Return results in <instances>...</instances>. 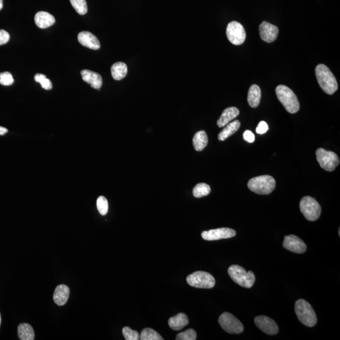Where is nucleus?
Wrapping results in <instances>:
<instances>
[{
	"label": "nucleus",
	"instance_id": "f257e3e1",
	"mask_svg": "<svg viewBox=\"0 0 340 340\" xmlns=\"http://www.w3.org/2000/svg\"><path fill=\"white\" fill-rule=\"evenodd\" d=\"M315 73L319 86L324 92L328 95H333L337 90L339 86L336 78L326 65H317Z\"/></svg>",
	"mask_w": 340,
	"mask_h": 340
},
{
	"label": "nucleus",
	"instance_id": "f03ea898",
	"mask_svg": "<svg viewBox=\"0 0 340 340\" xmlns=\"http://www.w3.org/2000/svg\"><path fill=\"white\" fill-rule=\"evenodd\" d=\"M276 95L286 111L295 113L299 111L300 104L296 94L285 85H279L276 89Z\"/></svg>",
	"mask_w": 340,
	"mask_h": 340
},
{
	"label": "nucleus",
	"instance_id": "7ed1b4c3",
	"mask_svg": "<svg viewBox=\"0 0 340 340\" xmlns=\"http://www.w3.org/2000/svg\"><path fill=\"white\" fill-rule=\"evenodd\" d=\"M276 182L270 175H261L250 179L248 183V189L259 195L271 194L276 189Z\"/></svg>",
	"mask_w": 340,
	"mask_h": 340
},
{
	"label": "nucleus",
	"instance_id": "20e7f679",
	"mask_svg": "<svg viewBox=\"0 0 340 340\" xmlns=\"http://www.w3.org/2000/svg\"><path fill=\"white\" fill-rule=\"evenodd\" d=\"M297 317L302 323L308 327H313L317 323V316L314 310L307 301L299 299L295 305Z\"/></svg>",
	"mask_w": 340,
	"mask_h": 340
},
{
	"label": "nucleus",
	"instance_id": "39448f33",
	"mask_svg": "<svg viewBox=\"0 0 340 340\" xmlns=\"http://www.w3.org/2000/svg\"><path fill=\"white\" fill-rule=\"evenodd\" d=\"M228 274L235 283L241 287L251 288L255 282V276L254 272H247L245 268L241 266L234 265L228 269Z\"/></svg>",
	"mask_w": 340,
	"mask_h": 340
},
{
	"label": "nucleus",
	"instance_id": "423d86ee",
	"mask_svg": "<svg viewBox=\"0 0 340 340\" xmlns=\"http://www.w3.org/2000/svg\"><path fill=\"white\" fill-rule=\"evenodd\" d=\"M300 209L307 220L316 221L321 213V207L319 203L312 197L306 196L301 199Z\"/></svg>",
	"mask_w": 340,
	"mask_h": 340
},
{
	"label": "nucleus",
	"instance_id": "0eeeda50",
	"mask_svg": "<svg viewBox=\"0 0 340 340\" xmlns=\"http://www.w3.org/2000/svg\"><path fill=\"white\" fill-rule=\"evenodd\" d=\"M187 282L192 287L200 288H212L216 284L214 277L209 273L203 271L195 272L190 275Z\"/></svg>",
	"mask_w": 340,
	"mask_h": 340
},
{
	"label": "nucleus",
	"instance_id": "6e6552de",
	"mask_svg": "<svg viewBox=\"0 0 340 340\" xmlns=\"http://www.w3.org/2000/svg\"><path fill=\"white\" fill-rule=\"evenodd\" d=\"M317 162L322 169L328 171H334L340 164V159L334 152L319 148L316 152Z\"/></svg>",
	"mask_w": 340,
	"mask_h": 340
},
{
	"label": "nucleus",
	"instance_id": "1a4fd4ad",
	"mask_svg": "<svg viewBox=\"0 0 340 340\" xmlns=\"http://www.w3.org/2000/svg\"><path fill=\"white\" fill-rule=\"evenodd\" d=\"M219 323L224 330L231 334H240L244 330L242 323L229 312H224L221 315Z\"/></svg>",
	"mask_w": 340,
	"mask_h": 340
},
{
	"label": "nucleus",
	"instance_id": "9d476101",
	"mask_svg": "<svg viewBox=\"0 0 340 340\" xmlns=\"http://www.w3.org/2000/svg\"><path fill=\"white\" fill-rule=\"evenodd\" d=\"M227 35L232 44L239 46L244 43L246 39V32L243 26L238 22L232 21L227 25Z\"/></svg>",
	"mask_w": 340,
	"mask_h": 340
},
{
	"label": "nucleus",
	"instance_id": "9b49d317",
	"mask_svg": "<svg viewBox=\"0 0 340 340\" xmlns=\"http://www.w3.org/2000/svg\"><path fill=\"white\" fill-rule=\"evenodd\" d=\"M236 232L234 229L223 227L203 231L202 233V237L203 239L206 241H215L233 238L236 236Z\"/></svg>",
	"mask_w": 340,
	"mask_h": 340
},
{
	"label": "nucleus",
	"instance_id": "f8f14e48",
	"mask_svg": "<svg viewBox=\"0 0 340 340\" xmlns=\"http://www.w3.org/2000/svg\"><path fill=\"white\" fill-rule=\"evenodd\" d=\"M283 247L296 254H304L307 250V246L299 237L295 235H288L284 238Z\"/></svg>",
	"mask_w": 340,
	"mask_h": 340
},
{
	"label": "nucleus",
	"instance_id": "ddd939ff",
	"mask_svg": "<svg viewBox=\"0 0 340 340\" xmlns=\"http://www.w3.org/2000/svg\"><path fill=\"white\" fill-rule=\"evenodd\" d=\"M255 324L259 330L266 334L274 335L279 332V327L274 320L265 316H259L255 317Z\"/></svg>",
	"mask_w": 340,
	"mask_h": 340
},
{
	"label": "nucleus",
	"instance_id": "4468645a",
	"mask_svg": "<svg viewBox=\"0 0 340 340\" xmlns=\"http://www.w3.org/2000/svg\"><path fill=\"white\" fill-rule=\"evenodd\" d=\"M259 34L261 39L265 42H274L278 36L279 28L277 26L267 22H263L259 27Z\"/></svg>",
	"mask_w": 340,
	"mask_h": 340
},
{
	"label": "nucleus",
	"instance_id": "2eb2a0df",
	"mask_svg": "<svg viewBox=\"0 0 340 340\" xmlns=\"http://www.w3.org/2000/svg\"><path fill=\"white\" fill-rule=\"evenodd\" d=\"M78 40L80 43L87 48L98 50L100 48V41L97 37L93 33L87 31H84L79 33L78 35Z\"/></svg>",
	"mask_w": 340,
	"mask_h": 340
},
{
	"label": "nucleus",
	"instance_id": "dca6fc26",
	"mask_svg": "<svg viewBox=\"0 0 340 340\" xmlns=\"http://www.w3.org/2000/svg\"><path fill=\"white\" fill-rule=\"evenodd\" d=\"M82 79L87 84L90 85L93 88L100 89L103 84L101 75L88 69H84L81 71Z\"/></svg>",
	"mask_w": 340,
	"mask_h": 340
},
{
	"label": "nucleus",
	"instance_id": "f3484780",
	"mask_svg": "<svg viewBox=\"0 0 340 340\" xmlns=\"http://www.w3.org/2000/svg\"><path fill=\"white\" fill-rule=\"evenodd\" d=\"M70 290L68 286L62 284L56 288L53 295V299L57 305L61 306L66 304L69 299Z\"/></svg>",
	"mask_w": 340,
	"mask_h": 340
},
{
	"label": "nucleus",
	"instance_id": "a211bd4d",
	"mask_svg": "<svg viewBox=\"0 0 340 340\" xmlns=\"http://www.w3.org/2000/svg\"><path fill=\"white\" fill-rule=\"evenodd\" d=\"M34 21L38 28H46L55 24L56 20L53 15L46 12H39L35 15Z\"/></svg>",
	"mask_w": 340,
	"mask_h": 340
},
{
	"label": "nucleus",
	"instance_id": "6ab92c4d",
	"mask_svg": "<svg viewBox=\"0 0 340 340\" xmlns=\"http://www.w3.org/2000/svg\"><path fill=\"white\" fill-rule=\"evenodd\" d=\"M239 114V110L236 107H232L226 109L221 114L220 118L217 122V124L219 127H225L238 117Z\"/></svg>",
	"mask_w": 340,
	"mask_h": 340
},
{
	"label": "nucleus",
	"instance_id": "aec40b11",
	"mask_svg": "<svg viewBox=\"0 0 340 340\" xmlns=\"http://www.w3.org/2000/svg\"><path fill=\"white\" fill-rule=\"evenodd\" d=\"M189 318L184 313H179L176 316L170 317L169 320L170 327L174 331L182 330L189 324Z\"/></svg>",
	"mask_w": 340,
	"mask_h": 340
},
{
	"label": "nucleus",
	"instance_id": "412c9836",
	"mask_svg": "<svg viewBox=\"0 0 340 340\" xmlns=\"http://www.w3.org/2000/svg\"><path fill=\"white\" fill-rule=\"evenodd\" d=\"M261 93L260 88L256 85H253L248 94V102L252 108H256L260 103Z\"/></svg>",
	"mask_w": 340,
	"mask_h": 340
},
{
	"label": "nucleus",
	"instance_id": "4be33fe9",
	"mask_svg": "<svg viewBox=\"0 0 340 340\" xmlns=\"http://www.w3.org/2000/svg\"><path fill=\"white\" fill-rule=\"evenodd\" d=\"M241 123L238 120H235L233 122H229L227 126H225V128L222 130V131L219 133L218 139L219 141L223 142L234 133H236L238 131L240 127Z\"/></svg>",
	"mask_w": 340,
	"mask_h": 340
},
{
	"label": "nucleus",
	"instance_id": "5701e85b",
	"mask_svg": "<svg viewBox=\"0 0 340 340\" xmlns=\"http://www.w3.org/2000/svg\"><path fill=\"white\" fill-rule=\"evenodd\" d=\"M127 71V65L122 62H118L113 64L111 67L112 77L115 80H121L126 77Z\"/></svg>",
	"mask_w": 340,
	"mask_h": 340
},
{
	"label": "nucleus",
	"instance_id": "b1692460",
	"mask_svg": "<svg viewBox=\"0 0 340 340\" xmlns=\"http://www.w3.org/2000/svg\"><path fill=\"white\" fill-rule=\"evenodd\" d=\"M208 144L206 133L203 131L198 132L193 138V145L197 151H202Z\"/></svg>",
	"mask_w": 340,
	"mask_h": 340
},
{
	"label": "nucleus",
	"instance_id": "393cba45",
	"mask_svg": "<svg viewBox=\"0 0 340 340\" xmlns=\"http://www.w3.org/2000/svg\"><path fill=\"white\" fill-rule=\"evenodd\" d=\"M18 335L21 340H33L35 335L33 328L28 323H22L18 327Z\"/></svg>",
	"mask_w": 340,
	"mask_h": 340
},
{
	"label": "nucleus",
	"instance_id": "a878e982",
	"mask_svg": "<svg viewBox=\"0 0 340 340\" xmlns=\"http://www.w3.org/2000/svg\"><path fill=\"white\" fill-rule=\"evenodd\" d=\"M211 189L209 185L204 183H198L194 188L193 195L195 198H201L211 193Z\"/></svg>",
	"mask_w": 340,
	"mask_h": 340
},
{
	"label": "nucleus",
	"instance_id": "bb28decb",
	"mask_svg": "<svg viewBox=\"0 0 340 340\" xmlns=\"http://www.w3.org/2000/svg\"><path fill=\"white\" fill-rule=\"evenodd\" d=\"M142 340H163V339L158 333L151 328H145L140 335Z\"/></svg>",
	"mask_w": 340,
	"mask_h": 340
},
{
	"label": "nucleus",
	"instance_id": "cd10ccee",
	"mask_svg": "<svg viewBox=\"0 0 340 340\" xmlns=\"http://www.w3.org/2000/svg\"><path fill=\"white\" fill-rule=\"evenodd\" d=\"M70 3L78 14L84 15L88 12L86 0H70Z\"/></svg>",
	"mask_w": 340,
	"mask_h": 340
},
{
	"label": "nucleus",
	"instance_id": "c85d7f7f",
	"mask_svg": "<svg viewBox=\"0 0 340 340\" xmlns=\"http://www.w3.org/2000/svg\"><path fill=\"white\" fill-rule=\"evenodd\" d=\"M35 81L39 83L41 85L42 88L46 90H49L53 88L52 83L51 80L47 78L46 76L42 74L37 73L34 77Z\"/></svg>",
	"mask_w": 340,
	"mask_h": 340
},
{
	"label": "nucleus",
	"instance_id": "c756f323",
	"mask_svg": "<svg viewBox=\"0 0 340 340\" xmlns=\"http://www.w3.org/2000/svg\"><path fill=\"white\" fill-rule=\"evenodd\" d=\"M97 206L98 212L102 216H106L108 212L109 203L107 198L104 196H100L97 201Z\"/></svg>",
	"mask_w": 340,
	"mask_h": 340
},
{
	"label": "nucleus",
	"instance_id": "7c9ffc66",
	"mask_svg": "<svg viewBox=\"0 0 340 340\" xmlns=\"http://www.w3.org/2000/svg\"><path fill=\"white\" fill-rule=\"evenodd\" d=\"M176 340H196L197 333L193 329H189L184 332L179 333L176 335Z\"/></svg>",
	"mask_w": 340,
	"mask_h": 340
},
{
	"label": "nucleus",
	"instance_id": "2f4dec72",
	"mask_svg": "<svg viewBox=\"0 0 340 340\" xmlns=\"http://www.w3.org/2000/svg\"><path fill=\"white\" fill-rule=\"evenodd\" d=\"M122 334L126 340H138L140 339V335L137 331L132 330L129 327L122 329Z\"/></svg>",
	"mask_w": 340,
	"mask_h": 340
},
{
	"label": "nucleus",
	"instance_id": "473e14b6",
	"mask_svg": "<svg viewBox=\"0 0 340 340\" xmlns=\"http://www.w3.org/2000/svg\"><path fill=\"white\" fill-rule=\"evenodd\" d=\"M14 83L12 74L9 72L0 73V84L3 86H10Z\"/></svg>",
	"mask_w": 340,
	"mask_h": 340
},
{
	"label": "nucleus",
	"instance_id": "72a5a7b5",
	"mask_svg": "<svg viewBox=\"0 0 340 340\" xmlns=\"http://www.w3.org/2000/svg\"><path fill=\"white\" fill-rule=\"evenodd\" d=\"M268 130V126L265 121H261L257 126L256 132L257 134H263L267 133Z\"/></svg>",
	"mask_w": 340,
	"mask_h": 340
},
{
	"label": "nucleus",
	"instance_id": "f704fd0d",
	"mask_svg": "<svg viewBox=\"0 0 340 340\" xmlns=\"http://www.w3.org/2000/svg\"><path fill=\"white\" fill-rule=\"evenodd\" d=\"M10 40V35L4 30H0V46L4 45L9 41Z\"/></svg>",
	"mask_w": 340,
	"mask_h": 340
},
{
	"label": "nucleus",
	"instance_id": "c9c22d12",
	"mask_svg": "<svg viewBox=\"0 0 340 340\" xmlns=\"http://www.w3.org/2000/svg\"><path fill=\"white\" fill-rule=\"evenodd\" d=\"M243 138L246 142L252 143L255 142V137L254 134L253 133L252 131L247 130V131H246L243 134Z\"/></svg>",
	"mask_w": 340,
	"mask_h": 340
},
{
	"label": "nucleus",
	"instance_id": "e433bc0d",
	"mask_svg": "<svg viewBox=\"0 0 340 340\" xmlns=\"http://www.w3.org/2000/svg\"><path fill=\"white\" fill-rule=\"evenodd\" d=\"M8 130L6 128H4L3 127L0 126V136H3L4 134L7 133Z\"/></svg>",
	"mask_w": 340,
	"mask_h": 340
},
{
	"label": "nucleus",
	"instance_id": "4c0bfd02",
	"mask_svg": "<svg viewBox=\"0 0 340 340\" xmlns=\"http://www.w3.org/2000/svg\"><path fill=\"white\" fill-rule=\"evenodd\" d=\"M3 0H0V10H1L2 8H3Z\"/></svg>",
	"mask_w": 340,
	"mask_h": 340
},
{
	"label": "nucleus",
	"instance_id": "58836bf2",
	"mask_svg": "<svg viewBox=\"0 0 340 340\" xmlns=\"http://www.w3.org/2000/svg\"><path fill=\"white\" fill-rule=\"evenodd\" d=\"M1 314H0V325H1Z\"/></svg>",
	"mask_w": 340,
	"mask_h": 340
}]
</instances>
